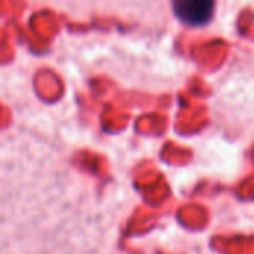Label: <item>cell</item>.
<instances>
[{"label":"cell","mask_w":254,"mask_h":254,"mask_svg":"<svg viewBox=\"0 0 254 254\" xmlns=\"http://www.w3.org/2000/svg\"><path fill=\"white\" fill-rule=\"evenodd\" d=\"M214 0H173L176 16L190 27L208 24L214 15Z\"/></svg>","instance_id":"obj_1"}]
</instances>
